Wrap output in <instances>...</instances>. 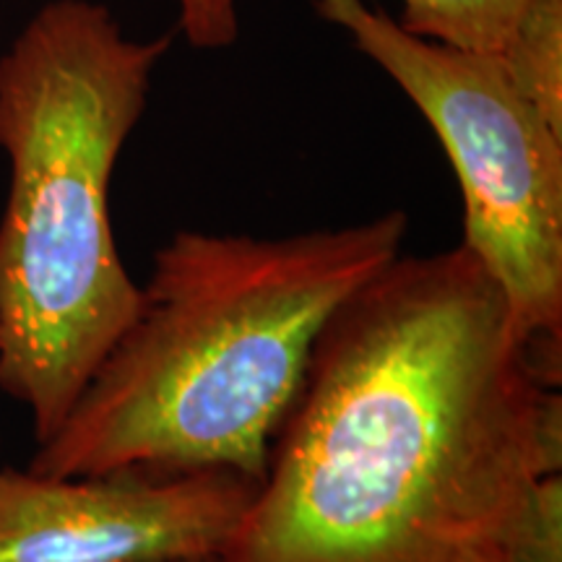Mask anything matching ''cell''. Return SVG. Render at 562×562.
<instances>
[{"instance_id": "8992f818", "label": "cell", "mask_w": 562, "mask_h": 562, "mask_svg": "<svg viewBox=\"0 0 562 562\" xmlns=\"http://www.w3.org/2000/svg\"><path fill=\"white\" fill-rule=\"evenodd\" d=\"M497 55L518 91L562 131V0H531Z\"/></svg>"}, {"instance_id": "9c48e42d", "label": "cell", "mask_w": 562, "mask_h": 562, "mask_svg": "<svg viewBox=\"0 0 562 562\" xmlns=\"http://www.w3.org/2000/svg\"><path fill=\"white\" fill-rule=\"evenodd\" d=\"M178 26L199 50L229 47L240 34L237 0H178Z\"/></svg>"}, {"instance_id": "277c9868", "label": "cell", "mask_w": 562, "mask_h": 562, "mask_svg": "<svg viewBox=\"0 0 562 562\" xmlns=\"http://www.w3.org/2000/svg\"><path fill=\"white\" fill-rule=\"evenodd\" d=\"M432 125L463 195V243L537 347H562V131L518 91L497 53L409 34L364 0H315Z\"/></svg>"}, {"instance_id": "5b68a950", "label": "cell", "mask_w": 562, "mask_h": 562, "mask_svg": "<svg viewBox=\"0 0 562 562\" xmlns=\"http://www.w3.org/2000/svg\"><path fill=\"white\" fill-rule=\"evenodd\" d=\"M256 487L229 469L87 476L0 469V562L220 558Z\"/></svg>"}, {"instance_id": "52a82bcc", "label": "cell", "mask_w": 562, "mask_h": 562, "mask_svg": "<svg viewBox=\"0 0 562 562\" xmlns=\"http://www.w3.org/2000/svg\"><path fill=\"white\" fill-rule=\"evenodd\" d=\"M531 0H402L409 34L474 53H501Z\"/></svg>"}, {"instance_id": "6da1fadb", "label": "cell", "mask_w": 562, "mask_h": 562, "mask_svg": "<svg viewBox=\"0 0 562 562\" xmlns=\"http://www.w3.org/2000/svg\"><path fill=\"white\" fill-rule=\"evenodd\" d=\"M560 364L467 245L402 252L323 326L220 562H513Z\"/></svg>"}, {"instance_id": "30bf717a", "label": "cell", "mask_w": 562, "mask_h": 562, "mask_svg": "<svg viewBox=\"0 0 562 562\" xmlns=\"http://www.w3.org/2000/svg\"><path fill=\"white\" fill-rule=\"evenodd\" d=\"M172 562H220V558H193V560H172Z\"/></svg>"}, {"instance_id": "ba28073f", "label": "cell", "mask_w": 562, "mask_h": 562, "mask_svg": "<svg viewBox=\"0 0 562 562\" xmlns=\"http://www.w3.org/2000/svg\"><path fill=\"white\" fill-rule=\"evenodd\" d=\"M513 562H562V482L544 476L533 490Z\"/></svg>"}, {"instance_id": "3957f363", "label": "cell", "mask_w": 562, "mask_h": 562, "mask_svg": "<svg viewBox=\"0 0 562 562\" xmlns=\"http://www.w3.org/2000/svg\"><path fill=\"white\" fill-rule=\"evenodd\" d=\"M170 40H133L108 5L55 0L0 58V391L47 440L136 315L110 182Z\"/></svg>"}, {"instance_id": "7a4b0ae2", "label": "cell", "mask_w": 562, "mask_h": 562, "mask_svg": "<svg viewBox=\"0 0 562 562\" xmlns=\"http://www.w3.org/2000/svg\"><path fill=\"white\" fill-rule=\"evenodd\" d=\"M406 232L398 209L290 237L175 232L30 472L229 469L261 482L323 326L402 256Z\"/></svg>"}]
</instances>
